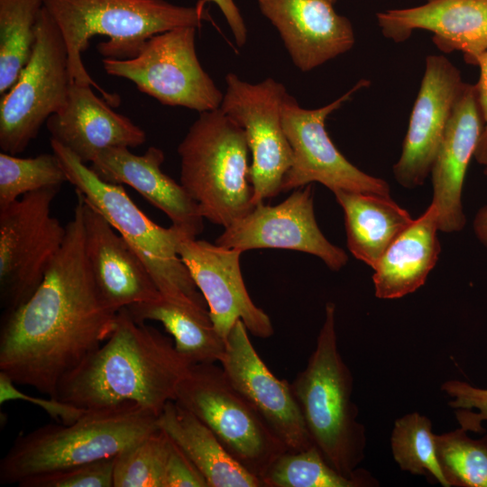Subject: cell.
<instances>
[{"mask_svg":"<svg viewBox=\"0 0 487 487\" xmlns=\"http://www.w3.org/2000/svg\"><path fill=\"white\" fill-rule=\"evenodd\" d=\"M61 248L32 295L3 312L0 372L15 384L55 398L61 380L113 333L117 313L96 285L85 251L82 199Z\"/></svg>","mask_w":487,"mask_h":487,"instance_id":"cell-1","label":"cell"},{"mask_svg":"<svg viewBox=\"0 0 487 487\" xmlns=\"http://www.w3.org/2000/svg\"><path fill=\"white\" fill-rule=\"evenodd\" d=\"M190 365L170 337L124 308L111 335L61 380L56 399L82 409L133 402L159 416Z\"/></svg>","mask_w":487,"mask_h":487,"instance_id":"cell-2","label":"cell"},{"mask_svg":"<svg viewBox=\"0 0 487 487\" xmlns=\"http://www.w3.org/2000/svg\"><path fill=\"white\" fill-rule=\"evenodd\" d=\"M68 51L72 82L97 89L111 106L118 95L104 90L89 75L81 54L96 35L107 37L96 50L104 59L126 60L138 54L152 36L183 26L198 27L207 18L202 4L183 6L166 0H44Z\"/></svg>","mask_w":487,"mask_h":487,"instance_id":"cell-3","label":"cell"},{"mask_svg":"<svg viewBox=\"0 0 487 487\" xmlns=\"http://www.w3.org/2000/svg\"><path fill=\"white\" fill-rule=\"evenodd\" d=\"M159 429L158 416L133 402L86 409L70 424H47L19 435L0 461V483L21 482L115 457Z\"/></svg>","mask_w":487,"mask_h":487,"instance_id":"cell-4","label":"cell"},{"mask_svg":"<svg viewBox=\"0 0 487 487\" xmlns=\"http://www.w3.org/2000/svg\"><path fill=\"white\" fill-rule=\"evenodd\" d=\"M335 313L327 302L315 349L290 386L313 445L335 470L354 475L367 438L352 400L354 378L338 349Z\"/></svg>","mask_w":487,"mask_h":487,"instance_id":"cell-5","label":"cell"},{"mask_svg":"<svg viewBox=\"0 0 487 487\" xmlns=\"http://www.w3.org/2000/svg\"><path fill=\"white\" fill-rule=\"evenodd\" d=\"M68 181L137 253L160 293L179 304L208 310L178 247L187 236L173 225L165 228L151 220L128 196L122 185L105 181L69 149L51 139Z\"/></svg>","mask_w":487,"mask_h":487,"instance_id":"cell-6","label":"cell"},{"mask_svg":"<svg viewBox=\"0 0 487 487\" xmlns=\"http://www.w3.org/2000/svg\"><path fill=\"white\" fill-rule=\"evenodd\" d=\"M244 130L220 108L199 113L178 146L180 184L209 222L225 227L253 208Z\"/></svg>","mask_w":487,"mask_h":487,"instance_id":"cell-7","label":"cell"},{"mask_svg":"<svg viewBox=\"0 0 487 487\" xmlns=\"http://www.w3.org/2000/svg\"><path fill=\"white\" fill-rule=\"evenodd\" d=\"M174 400L208 427L231 456L261 480L289 451L216 363L191 364Z\"/></svg>","mask_w":487,"mask_h":487,"instance_id":"cell-8","label":"cell"},{"mask_svg":"<svg viewBox=\"0 0 487 487\" xmlns=\"http://www.w3.org/2000/svg\"><path fill=\"white\" fill-rule=\"evenodd\" d=\"M63 37L48 11L41 9L28 62L0 100V148L23 152L44 123L63 108L71 84Z\"/></svg>","mask_w":487,"mask_h":487,"instance_id":"cell-9","label":"cell"},{"mask_svg":"<svg viewBox=\"0 0 487 487\" xmlns=\"http://www.w3.org/2000/svg\"><path fill=\"white\" fill-rule=\"evenodd\" d=\"M194 26L175 28L151 37L136 56L103 59L105 71L132 81L161 104L199 113L218 109L224 93L201 66Z\"/></svg>","mask_w":487,"mask_h":487,"instance_id":"cell-10","label":"cell"},{"mask_svg":"<svg viewBox=\"0 0 487 487\" xmlns=\"http://www.w3.org/2000/svg\"><path fill=\"white\" fill-rule=\"evenodd\" d=\"M59 187L27 193L0 209V301L3 312L25 302L61 248L66 225L51 215Z\"/></svg>","mask_w":487,"mask_h":487,"instance_id":"cell-11","label":"cell"},{"mask_svg":"<svg viewBox=\"0 0 487 487\" xmlns=\"http://www.w3.org/2000/svg\"><path fill=\"white\" fill-rule=\"evenodd\" d=\"M369 84V80L361 79L345 94L317 109L303 108L292 96L286 95L281 118L292 150V163L283 178L281 192L319 182L334 193L345 190L390 197L389 184L347 161L326 130L328 115Z\"/></svg>","mask_w":487,"mask_h":487,"instance_id":"cell-12","label":"cell"},{"mask_svg":"<svg viewBox=\"0 0 487 487\" xmlns=\"http://www.w3.org/2000/svg\"><path fill=\"white\" fill-rule=\"evenodd\" d=\"M287 94L285 86L271 78L253 84L234 73L225 76L219 108L245 132L252 155L249 181L253 206L281 192L283 178L292 163L281 118Z\"/></svg>","mask_w":487,"mask_h":487,"instance_id":"cell-13","label":"cell"},{"mask_svg":"<svg viewBox=\"0 0 487 487\" xmlns=\"http://www.w3.org/2000/svg\"><path fill=\"white\" fill-rule=\"evenodd\" d=\"M216 244L242 253L261 248L303 252L320 258L333 271H339L348 261L345 252L331 244L317 224L310 184L279 205H255L225 227Z\"/></svg>","mask_w":487,"mask_h":487,"instance_id":"cell-14","label":"cell"},{"mask_svg":"<svg viewBox=\"0 0 487 487\" xmlns=\"http://www.w3.org/2000/svg\"><path fill=\"white\" fill-rule=\"evenodd\" d=\"M220 363L232 386L289 451H301L314 446L290 383L270 371L240 319L226 337Z\"/></svg>","mask_w":487,"mask_h":487,"instance_id":"cell-15","label":"cell"},{"mask_svg":"<svg viewBox=\"0 0 487 487\" xmlns=\"http://www.w3.org/2000/svg\"><path fill=\"white\" fill-rule=\"evenodd\" d=\"M465 85L461 71L445 55L426 58L401 153L393 166L394 178L402 187L421 186L430 174L447 123Z\"/></svg>","mask_w":487,"mask_h":487,"instance_id":"cell-16","label":"cell"},{"mask_svg":"<svg viewBox=\"0 0 487 487\" xmlns=\"http://www.w3.org/2000/svg\"><path fill=\"white\" fill-rule=\"evenodd\" d=\"M178 253L207 302L216 329L225 340L239 319L254 336L273 335L269 316L253 303L246 289L240 268L241 251L184 237Z\"/></svg>","mask_w":487,"mask_h":487,"instance_id":"cell-17","label":"cell"},{"mask_svg":"<svg viewBox=\"0 0 487 487\" xmlns=\"http://www.w3.org/2000/svg\"><path fill=\"white\" fill-rule=\"evenodd\" d=\"M277 29L293 62L310 71L349 51L355 36L351 22L328 0H257Z\"/></svg>","mask_w":487,"mask_h":487,"instance_id":"cell-18","label":"cell"},{"mask_svg":"<svg viewBox=\"0 0 487 487\" xmlns=\"http://www.w3.org/2000/svg\"><path fill=\"white\" fill-rule=\"evenodd\" d=\"M376 18L382 35L394 42L407 41L415 30L428 31L440 51H462L465 62L475 66L487 51V0H427L379 12Z\"/></svg>","mask_w":487,"mask_h":487,"instance_id":"cell-19","label":"cell"},{"mask_svg":"<svg viewBox=\"0 0 487 487\" xmlns=\"http://www.w3.org/2000/svg\"><path fill=\"white\" fill-rule=\"evenodd\" d=\"M78 193L82 199L87 259L106 305L118 312L131 305L161 298L162 295L137 253Z\"/></svg>","mask_w":487,"mask_h":487,"instance_id":"cell-20","label":"cell"},{"mask_svg":"<svg viewBox=\"0 0 487 487\" xmlns=\"http://www.w3.org/2000/svg\"><path fill=\"white\" fill-rule=\"evenodd\" d=\"M483 121L474 84L466 83L453 109L431 170L432 204L442 232L461 231L465 225L462 192L466 171L474 157Z\"/></svg>","mask_w":487,"mask_h":487,"instance_id":"cell-21","label":"cell"},{"mask_svg":"<svg viewBox=\"0 0 487 487\" xmlns=\"http://www.w3.org/2000/svg\"><path fill=\"white\" fill-rule=\"evenodd\" d=\"M92 87L71 82L65 106L46 122L51 139L86 164L106 149L134 148L146 141V133L141 127L115 112Z\"/></svg>","mask_w":487,"mask_h":487,"instance_id":"cell-22","label":"cell"},{"mask_svg":"<svg viewBox=\"0 0 487 487\" xmlns=\"http://www.w3.org/2000/svg\"><path fill=\"white\" fill-rule=\"evenodd\" d=\"M163 161L162 150L154 146L141 155L127 147H113L102 151L90 168L106 182L134 188L162 211L171 225L196 238L203 230L204 217L185 188L161 170Z\"/></svg>","mask_w":487,"mask_h":487,"instance_id":"cell-23","label":"cell"},{"mask_svg":"<svg viewBox=\"0 0 487 487\" xmlns=\"http://www.w3.org/2000/svg\"><path fill=\"white\" fill-rule=\"evenodd\" d=\"M438 230L437 210L431 203L392 242L372 268L377 298L399 299L425 283L440 253Z\"/></svg>","mask_w":487,"mask_h":487,"instance_id":"cell-24","label":"cell"},{"mask_svg":"<svg viewBox=\"0 0 487 487\" xmlns=\"http://www.w3.org/2000/svg\"><path fill=\"white\" fill-rule=\"evenodd\" d=\"M158 427L199 470L208 487H264L225 450L215 434L175 400L158 416Z\"/></svg>","mask_w":487,"mask_h":487,"instance_id":"cell-25","label":"cell"},{"mask_svg":"<svg viewBox=\"0 0 487 487\" xmlns=\"http://www.w3.org/2000/svg\"><path fill=\"white\" fill-rule=\"evenodd\" d=\"M334 194L345 214L349 251L372 268L414 220L391 196L345 190Z\"/></svg>","mask_w":487,"mask_h":487,"instance_id":"cell-26","label":"cell"},{"mask_svg":"<svg viewBox=\"0 0 487 487\" xmlns=\"http://www.w3.org/2000/svg\"><path fill=\"white\" fill-rule=\"evenodd\" d=\"M126 309L136 322H160L171 335L175 349L190 364L222 360L225 339L216 329L208 310L187 307L163 296Z\"/></svg>","mask_w":487,"mask_h":487,"instance_id":"cell-27","label":"cell"},{"mask_svg":"<svg viewBox=\"0 0 487 487\" xmlns=\"http://www.w3.org/2000/svg\"><path fill=\"white\" fill-rule=\"evenodd\" d=\"M262 481L264 487L379 486L377 480L363 468L354 475L339 473L315 446L285 452L271 464Z\"/></svg>","mask_w":487,"mask_h":487,"instance_id":"cell-28","label":"cell"},{"mask_svg":"<svg viewBox=\"0 0 487 487\" xmlns=\"http://www.w3.org/2000/svg\"><path fill=\"white\" fill-rule=\"evenodd\" d=\"M44 0H0V94L16 81L28 62Z\"/></svg>","mask_w":487,"mask_h":487,"instance_id":"cell-29","label":"cell"},{"mask_svg":"<svg viewBox=\"0 0 487 487\" xmlns=\"http://www.w3.org/2000/svg\"><path fill=\"white\" fill-rule=\"evenodd\" d=\"M435 435L427 416L412 412L399 418L391 436L392 456L402 471L448 487L436 455Z\"/></svg>","mask_w":487,"mask_h":487,"instance_id":"cell-30","label":"cell"},{"mask_svg":"<svg viewBox=\"0 0 487 487\" xmlns=\"http://www.w3.org/2000/svg\"><path fill=\"white\" fill-rule=\"evenodd\" d=\"M466 432L435 435L438 464L448 487H487V434L473 439Z\"/></svg>","mask_w":487,"mask_h":487,"instance_id":"cell-31","label":"cell"},{"mask_svg":"<svg viewBox=\"0 0 487 487\" xmlns=\"http://www.w3.org/2000/svg\"><path fill=\"white\" fill-rule=\"evenodd\" d=\"M66 181V173L53 152L31 158L0 153V209L27 193L60 188Z\"/></svg>","mask_w":487,"mask_h":487,"instance_id":"cell-32","label":"cell"},{"mask_svg":"<svg viewBox=\"0 0 487 487\" xmlns=\"http://www.w3.org/2000/svg\"><path fill=\"white\" fill-rule=\"evenodd\" d=\"M171 440L160 428L116 456L114 487H162Z\"/></svg>","mask_w":487,"mask_h":487,"instance_id":"cell-33","label":"cell"},{"mask_svg":"<svg viewBox=\"0 0 487 487\" xmlns=\"http://www.w3.org/2000/svg\"><path fill=\"white\" fill-rule=\"evenodd\" d=\"M116 456L37 475L21 482L20 487H114Z\"/></svg>","mask_w":487,"mask_h":487,"instance_id":"cell-34","label":"cell"},{"mask_svg":"<svg viewBox=\"0 0 487 487\" xmlns=\"http://www.w3.org/2000/svg\"><path fill=\"white\" fill-rule=\"evenodd\" d=\"M441 391L453 398L448 405L456 409L455 415L460 427L476 433L485 431L482 423L487 421V389L449 380L441 385Z\"/></svg>","mask_w":487,"mask_h":487,"instance_id":"cell-35","label":"cell"},{"mask_svg":"<svg viewBox=\"0 0 487 487\" xmlns=\"http://www.w3.org/2000/svg\"><path fill=\"white\" fill-rule=\"evenodd\" d=\"M10 400H23L42 409L56 422L70 424L80 418L86 409L65 403L58 399L35 398L19 391L15 383L4 372H0V403Z\"/></svg>","mask_w":487,"mask_h":487,"instance_id":"cell-36","label":"cell"},{"mask_svg":"<svg viewBox=\"0 0 487 487\" xmlns=\"http://www.w3.org/2000/svg\"><path fill=\"white\" fill-rule=\"evenodd\" d=\"M162 487H208L203 474L172 441Z\"/></svg>","mask_w":487,"mask_h":487,"instance_id":"cell-37","label":"cell"},{"mask_svg":"<svg viewBox=\"0 0 487 487\" xmlns=\"http://www.w3.org/2000/svg\"><path fill=\"white\" fill-rule=\"evenodd\" d=\"M476 66L479 67L480 76L477 83L474 84V87L483 121V130L474 158L478 163L487 167V51L478 58Z\"/></svg>","mask_w":487,"mask_h":487,"instance_id":"cell-38","label":"cell"},{"mask_svg":"<svg viewBox=\"0 0 487 487\" xmlns=\"http://www.w3.org/2000/svg\"><path fill=\"white\" fill-rule=\"evenodd\" d=\"M204 3L216 4L233 33L234 41L238 47H243L247 40V29L239 8L234 0H202Z\"/></svg>","mask_w":487,"mask_h":487,"instance_id":"cell-39","label":"cell"},{"mask_svg":"<svg viewBox=\"0 0 487 487\" xmlns=\"http://www.w3.org/2000/svg\"><path fill=\"white\" fill-rule=\"evenodd\" d=\"M484 174L487 176V167ZM473 225L476 237L487 249V206L482 207L477 211Z\"/></svg>","mask_w":487,"mask_h":487,"instance_id":"cell-40","label":"cell"},{"mask_svg":"<svg viewBox=\"0 0 487 487\" xmlns=\"http://www.w3.org/2000/svg\"><path fill=\"white\" fill-rule=\"evenodd\" d=\"M329 2H331L332 4H335L336 2V0H328Z\"/></svg>","mask_w":487,"mask_h":487,"instance_id":"cell-41","label":"cell"}]
</instances>
